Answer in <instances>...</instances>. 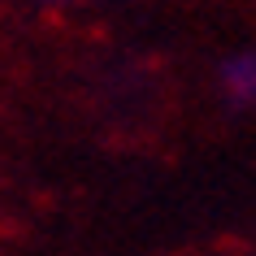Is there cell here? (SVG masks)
Masks as SVG:
<instances>
[{
  "label": "cell",
  "instance_id": "cell-1",
  "mask_svg": "<svg viewBox=\"0 0 256 256\" xmlns=\"http://www.w3.org/2000/svg\"><path fill=\"white\" fill-rule=\"evenodd\" d=\"M222 87H226V96L234 104H256V52H243L234 61H226Z\"/></svg>",
  "mask_w": 256,
  "mask_h": 256
}]
</instances>
